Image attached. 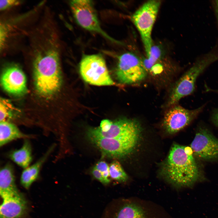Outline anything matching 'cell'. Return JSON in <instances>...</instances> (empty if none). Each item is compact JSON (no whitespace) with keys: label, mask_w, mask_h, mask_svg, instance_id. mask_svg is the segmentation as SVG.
I'll return each mask as SVG.
<instances>
[{"label":"cell","mask_w":218,"mask_h":218,"mask_svg":"<svg viewBox=\"0 0 218 218\" xmlns=\"http://www.w3.org/2000/svg\"><path fill=\"white\" fill-rule=\"evenodd\" d=\"M94 167L101 172L107 183H109L110 182V180L108 178L110 177L109 166L107 163L104 161H100L96 164Z\"/></svg>","instance_id":"7402d4cb"},{"label":"cell","mask_w":218,"mask_h":218,"mask_svg":"<svg viewBox=\"0 0 218 218\" xmlns=\"http://www.w3.org/2000/svg\"><path fill=\"white\" fill-rule=\"evenodd\" d=\"M55 146L54 144L51 145L39 160L23 170L21 175L20 181L22 186L25 188H29L36 180L41 167L54 149Z\"/></svg>","instance_id":"9a60e30c"},{"label":"cell","mask_w":218,"mask_h":218,"mask_svg":"<svg viewBox=\"0 0 218 218\" xmlns=\"http://www.w3.org/2000/svg\"><path fill=\"white\" fill-rule=\"evenodd\" d=\"M190 148L194 154L201 159L218 160V139L205 127L199 129L191 142Z\"/></svg>","instance_id":"8fae6325"},{"label":"cell","mask_w":218,"mask_h":218,"mask_svg":"<svg viewBox=\"0 0 218 218\" xmlns=\"http://www.w3.org/2000/svg\"><path fill=\"white\" fill-rule=\"evenodd\" d=\"M112 121L108 119H104L102 120L99 127L100 130L104 132L108 130L110 128L112 124Z\"/></svg>","instance_id":"d4e9b609"},{"label":"cell","mask_w":218,"mask_h":218,"mask_svg":"<svg viewBox=\"0 0 218 218\" xmlns=\"http://www.w3.org/2000/svg\"><path fill=\"white\" fill-rule=\"evenodd\" d=\"M32 12L22 15L18 16L11 17L1 20L0 24V52H3L8 47L9 43L14 38L18 36L19 33L21 34L28 32L25 31L24 28L25 25L24 24L27 21V18L31 15Z\"/></svg>","instance_id":"7c38bea8"},{"label":"cell","mask_w":218,"mask_h":218,"mask_svg":"<svg viewBox=\"0 0 218 218\" xmlns=\"http://www.w3.org/2000/svg\"><path fill=\"white\" fill-rule=\"evenodd\" d=\"M211 118L213 123L218 127V108L213 110L211 113Z\"/></svg>","instance_id":"484cf974"},{"label":"cell","mask_w":218,"mask_h":218,"mask_svg":"<svg viewBox=\"0 0 218 218\" xmlns=\"http://www.w3.org/2000/svg\"><path fill=\"white\" fill-rule=\"evenodd\" d=\"M192 153L191 148L176 143L170 148L160 173L174 187H191L200 179L201 172Z\"/></svg>","instance_id":"6da1fadb"},{"label":"cell","mask_w":218,"mask_h":218,"mask_svg":"<svg viewBox=\"0 0 218 218\" xmlns=\"http://www.w3.org/2000/svg\"><path fill=\"white\" fill-rule=\"evenodd\" d=\"M142 132V127L138 121L122 118L112 121L110 128L107 132L101 131L98 127H90L87 129L86 134L108 138L119 139L141 136Z\"/></svg>","instance_id":"9c48e42d"},{"label":"cell","mask_w":218,"mask_h":218,"mask_svg":"<svg viewBox=\"0 0 218 218\" xmlns=\"http://www.w3.org/2000/svg\"><path fill=\"white\" fill-rule=\"evenodd\" d=\"M8 156L12 161L24 169L29 167L32 157L31 145L28 139H25L22 147L12 151Z\"/></svg>","instance_id":"e0dca14e"},{"label":"cell","mask_w":218,"mask_h":218,"mask_svg":"<svg viewBox=\"0 0 218 218\" xmlns=\"http://www.w3.org/2000/svg\"><path fill=\"white\" fill-rule=\"evenodd\" d=\"M162 51L160 46L153 45L151 48L149 56L142 61L147 72L154 66L155 63L161 58Z\"/></svg>","instance_id":"d6986e66"},{"label":"cell","mask_w":218,"mask_h":218,"mask_svg":"<svg viewBox=\"0 0 218 218\" xmlns=\"http://www.w3.org/2000/svg\"><path fill=\"white\" fill-rule=\"evenodd\" d=\"M110 177L120 182L127 181L128 177L120 163L117 161L112 162L109 166Z\"/></svg>","instance_id":"ffe728a7"},{"label":"cell","mask_w":218,"mask_h":218,"mask_svg":"<svg viewBox=\"0 0 218 218\" xmlns=\"http://www.w3.org/2000/svg\"><path fill=\"white\" fill-rule=\"evenodd\" d=\"M14 108L10 102L5 99L1 98L0 102V121H7L12 117Z\"/></svg>","instance_id":"44dd1931"},{"label":"cell","mask_w":218,"mask_h":218,"mask_svg":"<svg viewBox=\"0 0 218 218\" xmlns=\"http://www.w3.org/2000/svg\"><path fill=\"white\" fill-rule=\"evenodd\" d=\"M86 136L90 142L104 155L118 158L126 156L133 152L141 138V136L114 139L91 135Z\"/></svg>","instance_id":"ba28073f"},{"label":"cell","mask_w":218,"mask_h":218,"mask_svg":"<svg viewBox=\"0 0 218 218\" xmlns=\"http://www.w3.org/2000/svg\"><path fill=\"white\" fill-rule=\"evenodd\" d=\"M211 3L218 25V0H213Z\"/></svg>","instance_id":"4316f807"},{"label":"cell","mask_w":218,"mask_h":218,"mask_svg":"<svg viewBox=\"0 0 218 218\" xmlns=\"http://www.w3.org/2000/svg\"><path fill=\"white\" fill-rule=\"evenodd\" d=\"M22 1L17 0H1L0 1V10L4 11L8 9L19 5Z\"/></svg>","instance_id":"603a6c76"},{"label":"cell","mask_w":218,"mask_h":218,"mask_svg":"<svg viewBox=\"0 0 218 218\" xmlns=\"http://www.w3.org/2000/svg\"><path fill=\"white\" fill-rule=\"evenodd\" d=\"M206 104L195 109L189 110L178 105L170 107L163 120V126L168 133L173 134L189 125L203 111Z\"/></svg>","instance_id":"30bf717a"},{"label":"cell","mask_w":218,"mask_h":218,"mask_svg":"<svg viewBox=\"0 0 218 218\" xmlns=\"http://www.w3.org/2000/svg\"><path fill=\"white\" fill-rule=\"evenodd\" d=\"M32 136L22 132L14 124L8 121L0 123V146L17 139L31 138Z\"/></svg>","instance_id":"2e32d148"},{"label":"cell","mask_w":218,"mask_h":218,"mask_svg":"<svg viewBox=\"0 0 218 218\" xmlns=\"http://www.w3.org/2000/svg\"><path fill=\"white\" fill-rule=\"evenodd\" d=\"M161 3L160 0L148 1L131 17L140 34L147 58L149 56L153 46L151 32Z\"/></svg>","instance_id":"277c9868"},{"label":"cell","mask_w":218,"mask_h":218,"mask_svg":"<svg viewBox=\"0 0 218 218\" xmlns=\"http://www.w3.org/2000/svg\"><path fill=\"white\" fill-rule=\"evenodd\" d=\"M91 173L95 178L102 183L104 184H107L101 172L96 169L95 167L92 168L91 170Z\"/></svg>","instance_id":"cb8c5ba5"},{"label":"cell","mask_w":218,"mask_h":218,"mask_svg":"<svg viewBox=\"0 0 218 218\" xmlns=\"http://www.w3.org/2000/svg\"><path fill=\"white\" fill-rule=\"evenodd\" d=\"M16 186L14 170L12 165L8 163L0 171V194L18 191Z\"/></svg>","instance_id":"ac0fdd59"},{"label":"cell","mask_w":218,"mask_h":218,"mask_svg":"<svg viewBox=\"0 0 218 218\" xmlns=\"http://www.w3.org/2000/svg\"><path fill=\"white\" fill-rule=\"evenodd\" d=\"M218 61V46L197 58L191 66L177 81L168 100L166 107L177 104L183 97L194 91L197 80L199 76L210 65Z\"/></svg>","instance_id":"7a4b0ae2"},{"label":"cell","mask_w":218,"mask_h":218,"mask_svg":"<svg viewBox=\"0 0 218 218\" xmlns=\"http://www.w3.org/2000/svg\"><path fill=\"white\" fill-rule=\"evenodd\" d=\"M1 83L7 92L15 95H21L27 92L26 80L25 74L17 65L6 67L3 72Z\"/></svg>","instance_id":"4fadbf2b"},{"label":"cell","mask_w":218,"mask_h":218,"mask_svg":"<svg viewBox=\"0 0 218 218\" xmlns=\"http://www.w3.org/2000/svg\"><path fill=\"white\" fill-rule=\"evenodd\" d=\"M70 5L73 16L80 26L87 30L99 34L112 42L122 44L102 29L92 1L72 0L70 1Z\"/></svg>","instance_id":"8992f818"},{"label":"cell","mask_w":218,"mask_h":218,"mask_svg":"<svg viewBox=\"0 0 218 218\" xmlns=\"http://www.w3.org/2000/svg\"><path fill=\"white\" fill-rule=\"evenodd\" d=\"M3 202L0 207V218H20L26 209V201L18 191L0 194Z\"/></svg>","instance_id":"5bb4252c"},{"label":"cell","mask_w":218,"mask_h":218,"mask_svg":"<svg viewBox=\"0 0 218 218\" xmlns=\"http://www.w3.org/2000/svg\"><path fill=\"white\" fill-rule=\"evenodd\" d=\"M83 79L91 84L110 86L115 84L109 74L104 58L100 54H84L79 65Z\"/></svg>","instance_id":"5b68a950"},{"label":"cell","mask_w":218,"mask_h":218,"mask_svg":"<svg viewBox=\"0 0 218 218\" xmlns=\"http://www.w3.org/2000/svg\"><path fill=\"white\" fill-rule=\"evenodd\" d=\"M113 218H172L159 205L133 198L123 201Z\"/></svg>","instance_id":"3957f363"},{"label":"cell","mask_w":218,"mask_h":218,"mask_svg":"<svg viewBox=\"0 0 218 218\" xmlns=\"http://www.w3.org/2000/svg\"><path fill=\"white\" fill-rule=\"evenodd\" d=\"M147 73L142 60L134 54L127 52L118 57L115 74L120 83L127 85L138 84L146 78Z\"/></svg>","instance_id":"52a82bcc"}]
</instances>
